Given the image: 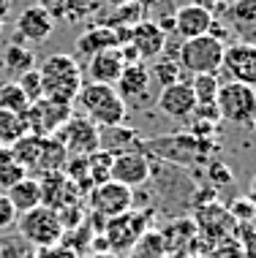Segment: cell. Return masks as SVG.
<instances>
[{
	"label": "cell",
	"mask_w": 256,
	"mask_h": 258,
	"mask_svg": "<svg viewBox=\"0 0 256 258\" xmlns=\"http://www.w3.org/2000/svg\"><path fill=\"white\" fill-rule=\"evenodd\" d=\"M38 76H41V90L44 98L74 106L77 93L82 87V68L71 54H49L44 62L38 66Z\"/></svg>",
	"instance_id": "6da1fadb"
},
{
	"label": "cell",
	"mask_w": 256,
	"mask_h": 258,
	"mask_svg": "<svg viewBox=\"0 0 256 258\" xmlns=\"http://www.w3.org/2000/svg\"><path fill=\"white\" fill-rule=\"evenodd\" d=\"M77 106L82 109V114L87 117L93 125L98 128H115V125L126 122V103L117 95V90L112 85H98V82H87V85L79 87L77 93Z\"/></svg>",
	"instance_id": "7a4b0ae2"
},
{
	"label": "cell",
	"mask_w": 256,
	"mask_h": 258,
	"mask_svg": "<svg viewBox=\"0 0 256 258\" xmlns=\"http://www.w3.org/2000/svg\"><path fill=\"white\" fill-rule=\"evenodd\" d=\"M218 117L234 128H253L256 122V90L243 82H224L216 98Z\"/></svg>",
	"instance_id": "3957f363"
},
{
	"label": "cell",
	"mask_w": 256,
	"mask_h": 258,
	"mask_svg": "<svg viewBox=\"0 0 256 258\" xmlns=\"http://www.w3.org/2000/svg\"><path fill=\"white\" fill-rule=\"evenodd\" d=\"M224 41L213 38L210 33L196 38H188L180 44L177 52V62L183 68V74H218L221 71V62H224Z\"/></svg>",
	"instance_id": "277c9868"
},
{
	"label": "cell",
	"mask_w": 256,
	"mask_h": 258,
	"mask_svg": "<svg viewBox=\"0 0 256 258\" xmlns=\"http://www.w3.org/2000/svg\"><path fill=\"white\" fill-rule=\"evenodd\" d=\"M17 226H19L22 239H27L30 245H36V247L60 245V242H63V236H66V226L60 223L58 209L44 207V204H38L36 209L19 215Z\"/></svg>",
	"instance_id": "5b68a950"
},
{
	"label": "cell",
	"mask_w": 256,
	"mask_h": 258,
	"mask_svg": "<svg viewBox=\"0 0 256 258\" xmlns=\"http://www.w3.org/2000/svg\"><path fill=\"white\" fill-rule=\"evenodd\" d=\"M71 114H74V109L66 106V103L38 98L36 103L27 106L22 120H25V128L30 136H55L68 120H71Z\"/></svg>",
	"instance_id": "8992f818"
},
{
	"label": "cell",
	"mask_w": 256,
	"mask_h": 258,
	"mask_svg": "<svg viewBox=\"0 0 256 258\" xmlns=\"http://www.w3.org/2000/svg\"><path fill=\"white\" fill-rule=\"evenodd\" d=\"M87 204H90V209H93V215H98V218H104V220H112V218L126 215L131 209V204H134V190L109 179V182H101V185L90 187Z\"/></svg>",
	"instance_id": "52a82bcc"
},
{
	"label": "cell",
	"mask_w": 256,
	"mask_h": 258,
	"mask_svg": "<svg viewBox=\"0 0 256 258\" xmlns=\"http://www.w3.org/2000/svg\"><path fill=\"white\" fill-rule=\"evenodd\" d=\"M60 144H63V150L68 155H90V152L101 150V128L98 125H93L87 120V117H79V114H71V120H68L63 128L55 134Z\"/></svg>",
	"instance_id": "ba28073f"
},
{
	"label": "cell",
	"mask_w": 256,
	"mask_h": 258,
	"mask_svg": "<svg viewBox=\"0 0 256 258\" xmlns=\"http://www.w3.org/2000/svg\"><path fill=\"white\" fill-rule=\"evenodd\" d=\"M144 234V223L142 215L128 209L126 215L112 220H104V239H107V247L117 255H128V250L136 245V239Z\"/></svg>",
	"instance_id": "9c48e42d"
},
{
	"label": "cell",
	"mask_w": 256,
	"mask_h": 258,
	"mask_svg": "<svg viewBox=\"0 0 256 258\" xmlns=\"http://www.w3.org/2000/svg\"><path fill=\"white\" fill-rule=\"evenodd\" d=\"M55 33V17L44 11L41 6H27L17 17V30H14L11 44H44Z\"/></svg>",
	"instance_id": "30bf717a"
},
{
	"label": "cell",
	"mask_w": 256,
	"mask_h": 258,
	"mask_svg": "<svg viewBox=\"0 0 256 258\" xmlns=\"http://www.w3.org/2000/svg\"><path fill=\"white\" fill-rule=\"evenodd\" d=\"M112 182H120L126 187H139L150 179V160L147 155H142L139 150H128V152H117L112 155V171H109Z\"/></svg>",
	"instance_id": "8fae6325"
},
{
	"label": "cell",
	"mask_w": 256,
	"mask_h": 258,
	"mask_svg": "<svg viewBox=\"0 0 256 258\" xmlns=\"http://www.w3.org/2000/svg\"><path fill=\"white\" fill-rule=\"evenodd\" d=\"M150 71L144 62H134V66H126L120 74V79L115 82L117 95L123 98V103H134V106H144L150 98Z\"/></svg>",
	"instance_id": "7c38bea8"
},
{
	"label": "cell",
	"mask_w": 256,
	"mask_h": 258,
	"mask_svg": "<svg viewBox=\"0 0 256 258\" xmlns=\"http://www.w3.org/2000/svg\"><path fill=\"white\" fill-rule=\"evenodd\" d=\"M221 68H226L232 74V82L253 85L256 82V49H253V44L234 41V44L224 46V62H221Z\"/></svg>",
	"instance_id": "4fadbf2b"
},
{
	"label": "cell",
	"mask_w": 256,
	"mask_h": 258,
	"mask_svg": "<svg viewBox=\"0 0 256 258\" xmlns=\"http://www.w3.org/2000/svg\"><path fill=\"white\" fill-rule=\"evenodd\" d=\"M158 109L164 111L172 120H188L193 117V109H196V101H193V93H191V85L188 82H175V85H167L161 87L158 93Z\"/></svg>",
	"instance_id": "5bb4252c"
},
{
	"label": "cell",
	"mask_w": 256,
	"mask_h": 258,
	"mask_svg": "<svg viewBox=\"0 0 256 258\" xmlns=\"http://www.w3.org/2000/svg\"><path fill=\"white\" fill-rule=\"evenodd\" d=\"M213 14L199 9L193 3H185L175 11V36L180 41H188V38H196V36H204L210 33V25H213Z\"/></svg>",
	"instance_id": "9a60e30c"
},
{
	"label": "cell",
	"mask_w": 256,
	"mask_h": 258,
	"mask_svg": "<svg viewBox=\"0 0 256 258\" xmlns=\"http://www.w3.org/2000/svg\"><path fill=\"white\" fill-rule=\"evenodd\" d=\"M164 41H167V36H164L161 30H158V25L153 22V19H142L139 25L131 27V38L128 44L136 49V54H139V60H156L161 57L164 52Z\"/></svg>",
	"instance_id": "2e32d148"
},
{
	"label": "cell",
	"mask_w": 256,
	"mask_h": 258,
	"mask_svg": "<svg viewBox=\"0 0 256 258\" xmlns=\"http://www.w3.org/2000/svg\"><path fill=\"white\" fill-rule=\"evenodd\" d=\"M229 22V33H234L240 41L253 44L256 33V0H234L226 6V11L221 14Z\"/></svg>",
	"instance_id": "e0dca14e"
},
{
	"label": "cell",
	"mask_w": 256,
	"mask_h": 258,
	"mask_svg": "<svg viewBox=\"0 0 256 258\" xmlns=\"http://www.w3.org/2000/svg\"><path fill=\"white\" fill-rule=\"evenodd\" d=\"M123 68H126V62H123L117 49H104L98 54H93V57H87V76H90V82H98V85L115 87Z\"/></svg>",
	"instance_id": "ac0fdd59"
},
{
	"label": "cell",
	"mask_w": 256,
	"mask_h": 258,
	"mask_svg": "<svg viewBox=\"0 0 256 258\" xmlns=\"http://www.w3.org/2000/svg\"><path fill=\"white\" fill-rule=\"evenodd\" d=\"M117 46H120V38H117V33L107 25L90 27V30H85L77 38V49H79L82 57H93V54H98L104 49H117Z\"/></svg>",
	"instance_id": "d6986e66"
},
{
	"label": "cell",
	"mask_w": 256,
	"mask_h": 258,
	"mask_svg": "<svg viewBox=\"0 0 256 258\" xmlns=\"http://www.w3.org/2000/svg\"><path fill=\"white\" fill-rule=\"evenodd\" d=\"M6 199L11 201L17 218H19V215H25V212H30V209H36L41 204V185H38V179L22 177L19 182H14L9 190H6Z\"/></svg>",
	"instance_id": "ffe728a7"
},
{
	"label": "cell",
	"mask_w": 256,
	"mask_h": 258,
	"mask_svg": "<svg viewBox=\"0 0 256 258\" xmlns=\"http://www.w3.org/2000/svg\"><path fill=\"white\" fill-rule=\"evenodd\" d=\"M0 68H6V71L14 74V76L33 71V68H36V54L27 49L25 44H9L3 49V57H0Z\"/></svg>",
	"instance_id": "44dd1931"
},
{
	"label": "cell",
	"mask_w": 256,
	"mask_h": 258,
	"mask_svg": "<svg viewBox=\"0 0 256 258\" xmlns=\"http://www.w3.org/2000/svg\"><path fill=\"white\" fill-rule=\"evenodd\" d=\"M191 93H193V101L196 106H216V98H218V74H196L191 76Z\"/></svg>",
	"instance_id": "7402d4cb"
},
{
	"label": "cell",
	"mask_w": 256,
	"mask_h": 258,
	"mask_svg": "<svg viewBox=\"0 0 256 258\" xmlns=\"http://www.w3.org/2000/svg\"><path fill=\"white\" fill-rule=\"evenodd\" d=\"M85 163H87V182H90V187L101 185V182H109V171H112V152L95 150V152H90V155H85Z\"/></svg>",
	"instance_id": "603a6c76"
},
{
	"label": "cell",
	"mask_w": 256,
	"mask_h": 258,
	"mask_svg": "<svg viewBox=\"0 0 256 258\" xmlns=\"http://www.w3.org/2000/svg\"><path fill=\"white\" fill-rule=\"evenodd\" d=\"M131 258H164L167 255V242H164L161 234L156 231H144L139 239H136V245L128 250Z\"/></svg>",
	"instance_id": "cb8c5ba5"
},
{
	"label": "cell",
	"mask_w": 256,
	"mask_h": 258,
	"mask_svg": "<svg viewBox=\"0 0 256 258\" xmlns=\"http://www.w3.org/2000/svg\"><path fill=\"white\" fill-rule=\"evenodd\" d=\"M22 136H27L25 120L19 114H11V111L0 109V147H11Z\"/></svg>",
	"instance_id": "d4e9b609"
},
{
	"label": "cell",
	"mask_w": 256,
	"mask_h": 258,
	"mask_svg": "<svg viewBox=\"0 0 256 258\" xmlns=\"http://www.w3.org/2000/svg\"><path fill=\"white\" fill-rule=\"evenodd\" d=\"M27 106H30V101L25 98V93L19 90L17 82H3L0 85V109L3 111H11V114H19L22 117Z\"/></svg>",
	"instance_id": "484cf974"
},
{
	"label": "cell",
	"mask_w": 256,
	"mask_h": 258,
	"mask_svg": "<svg viewBox=\"0 0 256 258\" xmlns=\"http://www.w3.org/2000/svg\"><path fill=\"white\" fill-rule=\"evenodd\" d=\"M147 71H150V79L158 82L161 87L175 85V82L183 79V68H180V62L169 60V57H156L153 66H147Z\"/></svg>",
	"instance_id": "4316f807"
},
{
	"label": "cell",
	"mask_w": 256,
	"mask_h": 258,
	"mask_svg": "<svg viewBox=\"0 0 256 258\" xmlns=\"http://www.w3.org/2000/svg\"><path fill=\"white\" fill-rule=\"evenodd\" d=\"M142 19H147V11L142 9L136 0H128V3H123V6H117L115 14H112V19H109V25L107 27H134V25H139Z\"/></svg>",
	"instance_id": "83f0119b"
},
{
	"label": "cell",
	"mask_w": 256,
	"mask_h": 258,
	"mask_svg": "<svg viewBox=\"0 0 256 258\" xmlns=\"http://www.w3.org/2000/svg\"><path fill=\"white\" fill-rule=\"evenodd\" d=\"M22 177H27V169L14 160L9 147H0V190H9V187L14 182H19Z\"/></svg>",
	"instance_id": "f1b7e54d"
},
{
	"label": "cell",
	"mask_w": 256,
	"mask_h": 258,
	"mask_svg": "<svg viewBox=\"0 0 256 258\" xmlns=\"http://www.w3.org/2000/svg\"><path fill=\"white\" fill-rule=\"evenodd\" d=\"M14 82L19 85V90L25 93V98L30 101V103H36L38 98H44V90H41V76H38V68H33V71L19 74Z\"/></svg>",
	"instance_id": "f546056e"
},
{
	"label": "cell",
	"mask_w": 256,
	"mask_h": 258,
	"mask_svg": "<svg viewBox=\"0 0 256 258\" xmlns=\"http://www.w3.org/2000/svg\"><path fill=\"white\" fill-rule=\"evenodd\" d=\"M253 212H256V207H253V201L248 199V196H240V199H234L232 204H229V215L234 218V223H251L253 220Z\"/></svg>",
	"instance_id": "4dcf8cb0"
},
{
	"label": "cell",
	"mask_w": 256,
	"mask_h": 258,
	"mask_svg": "<svg viewBox=\"0 0 256 258\" xmlns=\"http://www.w3.org/2000/svg\"><path fill=\"white\" fill-rule=\"evenodd\" d=\"M14 223H17V212H14L11 201L6 199V193H0V234L9 231Z\"/></svg>",
	"instance_id": "1f68e13d"
},
{
	"label": "cell",
	"mask_w": 256,
	"mask_h": 258,
	"mask_svg": "<svg viewBox=\"0 0 256 258\" xmlns=\"http://www.w3.org/2000/svg\"><path fill=\"white\" fill-rule=\"evenodd\" d=\"M210 179H213V182H221V185H232V171L229 169H226V166L224 163H213L210 166Z\"/></svg>",
	"instance_id": "d6a6232c"
},
{
	"label": "cell",
	"mask_w": 256,
	"mask_h": 258,
	"mask_svg": "<svg viewBox=\"0 0 256 258\" xmlns=\"http://www.w3.org/2000/svg\"><path fill=\"white\" fill-rule=\"evenodd\" d=\"M66 3H68V0H38L36 6H41L44 11H49L52 17H58V14L63 17V11H66Z\"/></svg>",
	"instance_id": "836d02e7"
},
{
	"label": "cell",
	"mask_w": 256,
	"mask_h": 258,
	"mask_svg": "<svg viewBox=\"0 0 256 258\" xmlns=\"http://www.w3.org/2000/svg\"><path fill=\"white\" fill-rule=\"evenodd\" d=\"M136 3H139L144 11H150V9H164V6H169L172 0H136Z\"/></svg>",
	"instance_id": "e575fe53"
},
{
	"label": "cell",
	"mask_w": 256,
	"mask_h": 258,
	"mask_svg": "<svg viewBox=\"0 0 256 258\" xmlns=\"http://www.w3.org/2000/svg\"><path fill=\"white\" fill-rule=\"evenodd\" d=\"M82 258H123V255L112 253V250H98V253H85Z\"/></svg>",
	"instance_id": "d590c367"
},
{
	"label": "cell",
	"mask_w": 256,
	"mask_h": 258,
	"mask_svg": "<svg viewBox=\"0 0 256 258\" xmlns=\"http://www.w3.org/2000/svg\"><path fill=\"white\" fill-rule=\"evenodd\" d=\"M6 17H9V0H0V25L6 22Z\"/></svg>",
	"instance_id": "8d00e7d4"
},
{
	"label": "cell",
	"mask_w": 256,
	"mask_h": 258,
	"mask_svg": "<svg viewBox=\"0 0 256 258\" xmlns=\"http://www.w3.org/2000/svg\"><path fill=\"white\" fill-rule=\"evenodd\" d=\"M107 6H112V9H117V6H123V3H128V0H104Z\"/></svg>",
	"instance_id": "74e56055"
},
{
	"label": "cell",
	"mask_w": 256,
	"mask_h": 258,
	"mask_svg": "<svg viewBox=\"0 0 256 258\" xmlns=\"http://www.w3.org/2000/svg\"><path fill=\"white\" fill-rule=\"evenodd\" d=\"M0 30H3V25H0Z\"/></svg>",
	"instance_id": "f35d334b"
}]
</instances>
